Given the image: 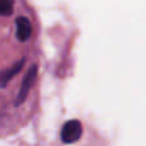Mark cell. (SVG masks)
<instances>
[{
	"label": "cell",
	"instance_id": "obj_1",
	"mask_svg": "<svg viewBox=\"0 0 146 146\" xmlns=\"http://www.w3.org/2000/svg\"><path fill=\"white\" fill-rule=\"evenodd\" d=\"M82 136V124L77 119H72L64 123L60 131V139L64 144H73Z\"/></svg>",
	"mask_w": 146,
	"mask_h": 146
},
{
	"label": "cell",
	"instance_id": "obj_2",
	"mask_svg": "<svg viewBox=\"0 0 146 146\" xmlns=\"http://www.w3.org/2000/svg\"><path fill=\"white\" fill-rule=\"evenodd\" d=\"M36 74H37V66H32L28 69L27 74L25 76V78H23V81H22V86H21V88H19L17 100H15V105L17 106L21 105V104L26 100V98H27V95H28V91L32 87V83L36 78Z\"/></svg>",
	"mask_w": 146,
	"mask_h": 146
},
{
	"label": "cell",
	"instance_id": "obj_3",
	"mask_svg": "<svg viewBox=\"0 0 146 146\" xmlns=\"http://www.w3.org/2000/svg\"><path fill=\"white\" fill-rule=\"evenodd\" d=\"M15 26H17V38L19 41H27L32 33L30 19L26 17H19L15 21Z\"/></svg>",
	"mask_w": 146,
	"mask_h": 146
},
{
	"label": "cell",
	"instance_id": "obj_4",
	"mask_svg": "<svg viewBox=\"0 0 146 146\" xmlns=\"http://www.w3.org/2000/svg\"><path fill=\"white\" fill-rule=\"evenodd\" d=\"M23 63H25V59H22V60H19L18 63L13 64L12 67H9V68L5 69V71L0 72V87L7 86V83L12 80V77H14V76L21 71V68L23 67Z\"/></svg>",
	"mask_w": 146,
	"mask_h": 146
},
{
	"label": "cell",
	"instance_id": "obj_5",
	"mask_svg": "<svg viewBox=\"0 0 146 146\" xmlns=\"http://www.w3.org/2000/svg\"><path fill=\"white\" fill-rule=\"evenodd\" d=\"M13 12V0H0V15H10Z\"/></svg>",
	"mask_w": 146,
	"mask_h": 146
}]
</instances>
